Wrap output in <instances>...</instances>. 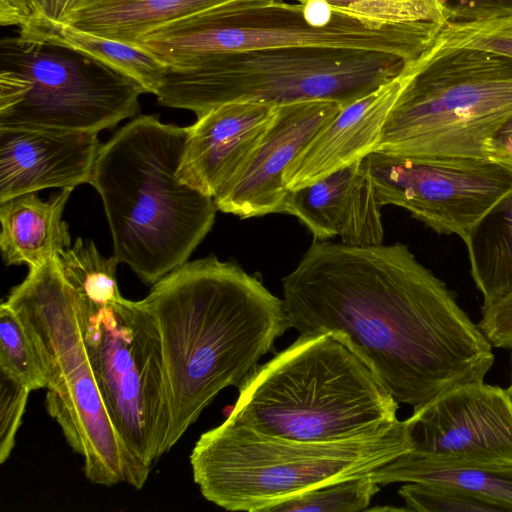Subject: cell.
I'll list each match as a JSON object with an SVG mask.
<instances>
[{"instance_id":"cell-1","label":"cell","mask_w":512,"mask_h":512,"mask_svg":"<svg viewBox=\"0 0 512 512\" xmlns=\"http://www.w3.org/2000/svg\"><path fill=\"white\" fill-rule=\"evenodd\" d=\"M290 328L349 347L399 404L484 381L492 345L405 244L314 241L282 279Z\"/></svg>"},{"instance_id":"cell-2","label":"cell","mask_w":512,"mask_h":512,"mask_svg":"<svg viewBox=\"0 0 512 512\" xmlns=\"http://www.w3.org/2000/svg\"><path fill=\"white\" fill-rule=\"evenodd\" d=\"M162 340L170 430L168 450L220 391L239 387L288 328L283 299L234 262H186L143 299Z\"/></svg>"},{"instance_id":"cell-3","label":"cell","mask_w":512,"mask_h":512,"mask_svg":"<svg viewBox=\"0 0 512 512\" xmlns=\"http://www.w3.org/2000/svg\"><path fill=\"white\" fill-rule=\"evenodd\" d=\"M187 138L188 127L139 116L102 144L94 166L114 256L146 284L185 264L215 221L214 198L178 178Z\"/></svg>"},{"instance_id":"cell-4","label":"cell","mask_w":512,"mask_h":512,"mask_svg":"<svg viewBox=\"0 0 512 512\" xmlns=\"http://www.w3.org/2000/svg\"><path fill=\"white\" fill-rule=\"evenodd\" d=\"M230 420L292 441L334 442L377 432L397 420L399 403L342 341L307 333L238 387Z\"/></svg>"},{"instance_id":"cell-5","label":"cell","mask_w":512,"mask_h":512,"mask_svg":"<svg viewBox=\"0 0 512 512\" xmlns=\"http://www.w3.org/2000/svg\"><path fill=\"white\" fill-rule=\"evenodd\" d=\"M410 451L405 420L351 439L301 442L227 418L200 436L190 463L209 502L228 511L268 512L306 491L370 474Z\"/></svg>"},{"instance_id":"cell-6","label":"cell","mask_w":512,"mask_h":512,"mask_svg":"<svg viewBox=\"0 0 512 512\" xmlns=\"http://www.w3.org/2000/svg\"><path fill=\"white\" fill-rule=\"evenodd\" d=\"M438 23H384L320 1L227 0L160 25L137 42L170 69L211 54L279 47L384 52L407 63L431 47Z\"/></svg>"},{"instance_id":"cell-7","label":"cell","mask_w":512,"mask_h":512,"mask_svg":"<svg viewBox=\"0 0 512 512\" xmlns=\"http://www.w3.org/2000/svg\"><path fill=\"white\" fill-rule=\"evenodd\" d=\"M58 258L29 268L6 302L37 347L45 371L47 411L83 457L86 478L99 485L124 482L140 489L149 474L129 453L106 410L83 339L76 291Z\"/></svg>"},{"instance_id":"cell-8","label":"cell","mask_w":512,"mask_h":512,"mask_svg":"<svg viewBox=\"0 0 512 512\" xmlns=\"http://www.w3.org/2000/svg\"><path fill=\"white\" fill-rule=\"evenodd\" d=\"M402 73L373 152L486 158L487 140L512 114V58L433 43Z\"/></svg>"},{"instance_id":"cell-9","label":"cell","mask_w":512,"mask_h":512,"mask_svg":"<svg viewBox=\"0 0 512 512\" xmlns=\"http://www.w3.org/2000/svg\"><path fill=\"white\" fill-rule=\"evenodd\" d=\"M406 63L384 52L314 46L218 53L168 68L155 96L160 105L197 117L239 101L332 100L345 107L392 80Z\"/></svg>"},{"instance_id":"cell-10","label":"cell","mask_w":512,"mask_h":512,"mask_svg":"<svg viewBox=\"0 0 512 512\" xmlns=\"http://www.w3.org/2000/svg\"><path fill=\"white\" fill-rule=\"evenodd\" d=\"M75 290V289H74ZM86 350L121 441L149 474L168 452L170 403L156 319L144 302L122 295L97 304L76 292Z\"/></svg>"},{"instance_id":"cell-11","label":"cell","mask_w":512,"mask_h":512,"mask_svg":"<svg viewBox=\"0 0 512 512\" xmlns=\"http://www.w3.org/2000/svg\"><path fill=\"white\" fill-rule=\"evenodd\" d=\"M144 89L58 45L0 41V127L98 133L139 111Z\"/></svg>"},{"instance_id":"cell-12","label":"cell","mask_w":512,"mask_h":512,"mask_svg":"<svg viewBox=\"0 0 512 512\" xmlns=\"http://www.w3.org/2000/svg\"><path fill=\"white\" fill-rule=\"evenodd\" d=\"M367 157L381 206L401 207L436 233L462 240L512 190V172L488 158Z\"/></svg>"},{"instance_id":"cell-13","label":"cell","mask_w":512,"mask_h":512,"mask_svg":"<svg viewBox=\"0 0 512 512\" xmlns=\"http://www.w3.org/2000/svg\"><path fill=\"white\" fill-rule=\"evenodd\" d=\"M410 453L445 463L512 469V392L481 382L453 386L406 420Z\"/></svg>"},{"instance_id":"cell-14","label":"cell","mask_w":512,"mask_h":512,"mask_svg":"<svg viewBox=\"0 0 512 512\" xmlns=\"http://www.w3.org/2000/svg\"><path fill=\"white\" fill-rule=\"evenodd\" d=\"M342 108L332 100L278 106L247 165L214 198L218 210L244 219L282 213L289 191L284 181L285 170Z\"/></svg>"},{"instance_id":"cell-15","label":"cell","mask_w":512,"mask_h":512,"mask_svg":"<svg viewBox=\"0 0 512 512\" xmlns=\"http://www.w3.org/2000/svg\"><path fill=\"white\" fill-rule=\"evenodd\" d=\"M278 106L239 101L217 106L188 126L178 178L215 198L242 172Z\"/></svg>"},{"instance_id":"cell-16","label":"cell","mask_w":512,"mask_h":512,"mask_svg":"<svg viewBox=\"0 0 512 512\" xmlns=\"http://www.w3.org/2000/svg\"><path fill=\"white\" fill-rule=\"evenodd\" d=\"M98 133L0 127V202L90 183Z\"/></svg>"},{"instance_id":"cell-17","label":"cell","mask_w":512,"mask_h":512,"mask_svg":"<svg viewBox=\"0 0 512 512\" xmlns=\"http://www.w3.org/2000/svg\"><path fill=\"white\" fill-rule=\"evenodd\" d=\"M381 207L366 156L314 183L289 190L282 213L298 218L315 241L340 236L341 243L366 246L383 243Z\"/></svg>"},{"instance_id":"cell-18","label":"cell","mask_w":512,"mask_h":512,"mask_svg":"<svg viewBox=\"0 0 512 512\" xmlns=\"http://www.w3.org/2000/svg\"><path fill=\"white\" fill-rule=\"evenodd\" d=\"M402 71L376 90L343 107L313 138L285 170L288 190L314 183L374 151L388 113L402 88Z\"/></svg>"},{"instance_id":"cell-19","label":"cell","mask_w":512,"mask_h":512,"mask_svg":"<svg viewBox=\"0 0 512 512\" xmlns=\"http://www.w3.org/2000/svg\"><path fill=\"white\" fill-rule=\"evenodd\" d=\"M73 190L62 189L46 201L27 193L0 202V247L7 265L40 267L71 246L62 215Z\"/></svg>"},{"instance_id":"cell-20","label":"cell","mask_w":512,"mask_h":512,"mask_svg":"<svg viewBox=\"0 0 512 512\" xmlns=\"http://www.w3.org/2000/svg\"><path fill=\"white\" fill-rule=\"evenodd\" d=\"M227 0H72L62 22L136 46L152 29Z\"/></svg>"},{"instance_id":"cell-21","label":"cell","mask_w":512,"mask_h":512,"mask_svg":"<svg viewBox=\"0 0 512 512\" xmlns=\"http://www.w3.org/2000/svg\"><path fill=\"white\" fill-rule=\"evenodd\" d=\"M22 41L58 45L92 58L157 94L168 67L149 52L96 35L68 23L40 18L19 29Z\"/></svg>"},{"instance_id":"cell-22","label":"cell","mask_w":512,"mask_h":512,"mask_svg":"<svg viewBox=\"0 0 512 512\" xmlns=\"http://www.w3.org/2000/svg\"><path fill=\"white\" fill-rule=\"evenodd\" d=\"M463 242L482 307L512 293V190L475 223Z\"/></svg>"},{"instance_id":"cell-23","label":"cell","mask_w":512,"mask_h":512,"mask_svg":"<svg viewBox=\"0 0 512 512\" xmlns=\"http://www.w3.org/2000/svg\"><path fill=\"white\" fill-rule=\"evenodd\" d=\"M379 485L436 482L457 486L512 507V469L445 463L403 454L370 473Z\"/></svg>"},{"instance_id":"cell-24","label":"cell","mask_w":512,"mask_h":512,"mask_svg":"<svg viewBox=\"0 0 512 512\" xmlns=\"http://www.w3.org/2000/svg\"><path fill=\"white\" fill-rule=\"evenodd\" d=\"M58 262L64 277L81 297L106 304L121 296L116 280L119 260L114 255L102 256L91 240L76 238L60 253Z\"/></svg>"},{"instance_id":"cell-25","label":"cell","mask_w":512,"mask_h":512,"mask_svg":"<svg viewBox=\"0 0 512 512\" xmlns=\"http://www.w3.org/2000/svg\"><path fill=\"white\" fill-rule=\"evenodd\" d=\"M0 373L29 391L46 388L37 347L19 315L6 301L0 306Z\"/></svg>"},{"instance_id":"cell-26","label":"cell","mask_w":512,"mask_h":512,"mask_svg":"<svg viewBox=\"0 0 512 512\" xmlns=\"http://www.w3.org/2000/svg\"><path fill=\"white\" fill-rule=\"evenodd\" d=\"M380 486L370 474L306 491L280 502L268 512H358L370 505Z\"/></svg>"},{"instance_id":"cell-27","label":"cell","mask_w":512,"mask_h":512,"mask_svg":"<svg viewBox=\"0 0 512 512\" xmlns=\"http://www.w3.org/2000/svg\"><path fill=\"white\" fill-rule=\"evenodd\" d=\"M398 493L410 511L512 512L511 506L450 484L407 482Z\"/></svg>"},{"instance_id":"cell-28","label":"cell","mask_w":512,"mask_h":512,"mask_svg":"<svg viewBox=\"0 0 512 512\" xmlns=\"http://www.w3.org/2000/svg\"><path fill=\"white\" fill-rule=\"evenodd\" d=\"M320 1L334 10L384 23L428 22L445 25L448 17L442 0H294Z\"/></svg>"},{"instance_id":"cell-29","label":"cell","mask_w":512,"mask_h":512,"mask_svg":"<svg viewBox=\"0 0 512 512\" xmlns=\"http://www.w3.org/2000/svg\"><path fill=\"white\" fill-rule=\"evenodd\" d=\"M434 43L449 47H471L512 58V17L483 21H449Z\"/></svg>"},{"instance_id":"cell-30","label":"cell","mask_w":512,"mask_h":512,"mask_svg":"<svg viewBox=\"0 0 512 512\" xmlns=\"http://www.w3.org/2000/svg\"><path fill=\"white\" fill-rule=\"evenodd\" d=\"M0 463L10 456L31 391L0 373Z\"/></svg>"},{"instance_id":"cell-31","label":"cell","mask_w":512,"mask_h":512,"mask_svg":"<svg viewBox=\"0 0 512 512\" xmlns=\"http://www.w3.org/2000/svg\"><path fill=\"white\" fill-rule=\"evenodd\" d=\"M478 326L492 347L512 349V293L481 308Z\"/></svg>"},{"instance_id":"cell-32","label":"cell","mask_w":512,"mask_h":512,"mask_svg":"<svg viewBox=\"0 0 512 512\" xmlns=\"http://www.w3.org/2000/svg\"><path fill=\"white\" fill-rule=\"evenodd\" d=\"M449 21L468 22L512 17V0H442Z\"/></svg>"},{"instance_id":"cell-33","label":"cell","mask_w":512,"mask_h":512,"mask_svg":"<svg viewBox=\"0 0 512 512\" xmlns=\"http://www.w3.org/2000/svg\"><path fill=\"white\" fill-rule=\"evenodd\" d=\"M54 0H0V24L19 29L40 18L53 15Z\"/></svg>"},{"instance_id":"cell-34","label":"cell","mask_w":512,"mask_h":512,"mask_svg":"<svg viewBox=\"0 0 512 512\" xmlns=\"http://www.w3.org/2000/svg\"><path fill=\"white\" fill-rule=\"evenodd\" d=\"M484 155L512 172V114L489 137Z\"/></svg>"},{"instance_id":"cell-35","label":"cell","mask_w":512,"mask_h":512,"mask_svg":"<svg viewBox=\"0 0 512 512\" xmlns=\"http://www.w3.org/2000/svg\"><path fill=\"white\" fill-rule=\"evenodd\" d=\"M511 367H512V355H511ZM509 389L511 390L512 392V373H511V384L509 386Z\"/></svg>"}]
</instances>
